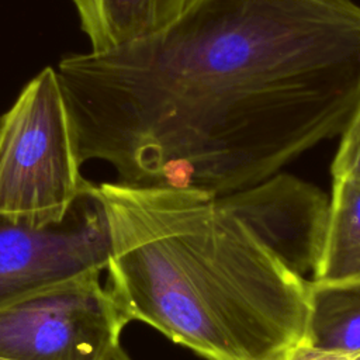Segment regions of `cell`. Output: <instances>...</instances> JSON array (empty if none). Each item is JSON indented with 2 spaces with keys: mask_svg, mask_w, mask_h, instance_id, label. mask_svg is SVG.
Wrapping results in <instances>:
<instances>
[{
  "mask_svg": "<svg viewBox=\"0 0 360 360\" xmlns=\"http://www.w3.org/2000/svg\"><path fill=\"white\" fill-rule=\"evenodd\" d=\"M55 72L80 166L225 195L342 132L360 104V4L191 0L160 31Z\"/></svg>",
  "mask_w": 360,
  "mask_h": 360,
  "instance_id": "obj_1",
  "label": "cell"
},
{
  "mask_svg": "<svg viewBox=\"0 0 360 360\" xmlns=\"http://www.w3.org/2000/svg\"><path fill=\"white\" fill-rule=\"evenodd\" d=\"M94 191L108 226L105 287L127 323L205 360H283L302 340L309 280L219 195L118 181Z\"/></svg>",
  "mask_w": 360,
  "mask_h": 360,
  "instance_id": "obj_2",
  "label": "cell"
},
{
  "mask_svg": "<svg viewBox=\"0 0 360 360\" xmlns=\"http://www.w3.org/2000/svg\"><path fill=\"white\" fill-rule=\"evenodd\" d=\"M89 183L55 68L46 66L0 117V215L35 226L58 224Z\"/></svg>",
  "mask_w": 360,
  "mask_h": 360,
  "instance_id": "obj_3",
  "label": "cell"
},
{
  "mask_svg": "<svg viewBox=\"0 0 360 360\" xmlns=\"http://www.w3.org/2000/svg\"><path fill=\"white\" fill-rule=\"evenodd\" d=\"M103 270H90L0 307L1 360H100L128 325Z\"/></svg>",
  "mask_w": 360,
  "mask_h": 360,
  "instance_id": "obj_4",
  "label": "cell"
},
{
  "mask_svg": "<svg viewBox=\"0 0 360 360\" xmlns=\"http://www.w3.org/2000/svg\"><path fill=\"white\" fill-rule=\"evenodd\" d=\"M110 253L103 204L89 183L63 221L35 226L0 215V307L90 270Z\"/></svg>",
  "mask_w": 360,
  "mask_h": 360,
  "instance_id": "obj_5",
  "label": "cell"
},
{
  "mask_svg": "<svg viewBox=\"0 0 360 360\" xmlns=\"http://www.w3.org/2000/svg\"><path fill=\"white\" fill-rule=\"evenodd\" d=\"M219 198L288 269L302 277L315 271L329 212L319 188L276 173Z\"/></svg>",
  "mask_w": 360,
  "mask_h": 360,
  "instance_id": "obj_6",
  "label": "cell"
},
{
  "mask_svg": "<svg viewBox=\"0 0 360 360\" xmlns=\"http://www.w3.org/2000/svg\"><path fill=\"white\" fill-rule=\"evenodd\" d=\"M191 0H72L90 49L104 51L169 25Z\"/></svg>",
  "mask_w": 360,
  "mask_h": 360,
  "instance_id": "obj_7",
  "label": "cell"
},
{
  "mask_svg": "<svg viewBox=\"0 0 360 360\" xmlns=\"http://www.w3.org/2000/svg\"><path fill=\"white\" fill-rule=\"evenodd\" d=\"M301 342L326 352L360 353V280H309Z\"/></svg>",
  "mask_w": 360,
  "mask_h": 360,
  "instance_id": "obj_8",
  "label": "cell"
},
{
  "mask_svg": "<svg viewBox=\"0 0 360 360\" xmlns=\"http://www.w3.org/2000/svg\"><path fill=\"white\" fill-rule=\"evenodd\" d=\"M311 280H360V180H333L319 260Z\"/></svg>",
  "mask_w": 360,
  "mask_h": 360,
  "instance_id": "obj_9",
  "label": "cell"
},
{
  "mask_svg": "<svg viewBox=\"0 0 360 360\" xmlns=\"http://www.w3.org/2000/svg\"><path fill=\"white\" fill-rule=\"evenodd\" d=\"M339 135L340 141L330 166L332 177L360 180V104Z\"/></svg>",
  "mask_w": 360,
  "mask_h": 360,
  "instance_id": "obj_10",
  "label": "cell"
},
{
  "mask_svg": "<svg viewBox=\"0 0 360 360\" xmlns=\"http://www.w3.org/2000/svg\"><path fill=\"white\" fill-rule=\"evenodd\" d=\"M354 354L326 352L312 347L304 342L294 345L283 357V360H353Z\"/></svg>",
  "mask_w": 360,
  "mask_h": 360,
  "instance_id": "obj_11",
  "label": "cell"
},
{
  "mask_svg": "<svg viewBox=\"0 0 360 360\" xmlns=\"http://www.w3.org/2000/svg\"><path fill=\"white\" fill-rule=\"evenodd\" d=\"M100 360H132V359L128 356V353L124 350V347L120 343V345L114 346L112 349H110Z\"/></svg>",
  "mask_w": 360,
  "mask_h": 360,
  "instance_id": "obj_12",
  "label": "cell"
},
{
  "mask_svg": "<svg viewBox=\"0 0 360 360\" xmlns=\"http://www.w3.org/2000/svg\"><path fill=\"white\" fill-rule=\"evenodd\" d=\"M353 360H360V353H357V354H354V359Z\"/></svg>",
  "mask_w": 360,
  "mask_h": 360,
  "instance_id": "obj_13",
  "label": "cell"
}]
</instances>
